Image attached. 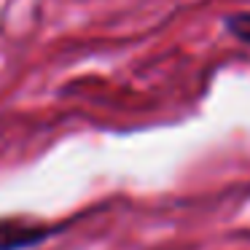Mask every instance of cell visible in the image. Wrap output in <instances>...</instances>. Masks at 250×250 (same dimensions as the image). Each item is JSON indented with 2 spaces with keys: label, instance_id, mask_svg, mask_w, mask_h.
I'll return each instance as SVG.
<instances>
[{
  "label": "cell",
  "instance_id": "6da1fadb",
  "mask_svg": "<svg viewBox=\"0 0 250 250\" xmlns=\"http://www.w3.org/2000/svg\"><path fill=\"white\" fill-rule=\"evenodd\" d=\"M57 234V226L33 218L0 215V250H33Z\"/></svg>",
  "mask_w": 250,
  "mask_h": 250
},
{
  "label": "cell",
  "instance_id": "7a4b0ae2",
  "mask_svg": "<svg viewBox=\"0 0 250 250\" xmlns=\"http://www.w3.org/2000/svg\"><path fill=\"white\" fill-rule=\"evenodd\" d=\"M223 24H226L229 35H234V38H237L239 43L250 46V11L229 14V17L223 19Z\"/></svg>",
  "mask_w": 250,
  "mask_h": 250
}]
</instances>
